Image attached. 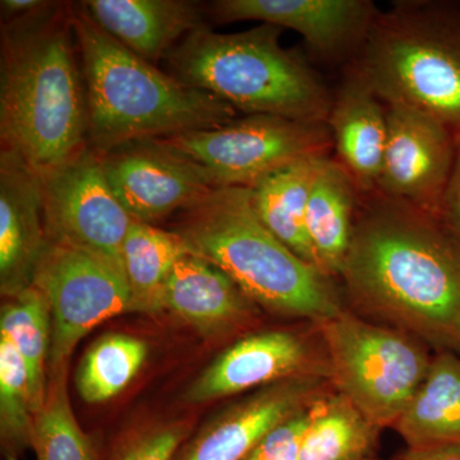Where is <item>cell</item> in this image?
Instances as JSON below:
<instances>
[{
    "label": "cell",
    "mask_w": 460,
    "mask_h": 460,
    "mask_svg": "<svg viewBox=\"0 0 460 460\" xmlns=\"http://www.w3.org/2000/svg\"><path fill=\"white\" fill-rule=\"evenodd\" d=\"M115 40L147 62L168 57L204 26L199 3L186 0H87L77 3Z\"/></svg>",
    "instance_id": "obj_19"
},
{
    "label": "cell",
    "mask_w": 460,
    "mask_h": 460,
    "mask_svg": "<svg viewBox=\"0 0 460 460\" xmlns=\"http://www.w3.org/2000/svg\"><path fill=\"white\" fill-rule=\"evenodd\" d=\"M162 307L208 337L243 332L260 314L226 272L192 252L181 257L169 272Z\"/></svg>",
    "instance_id": "obj_17"
},
{
    "label": "cell",
    "mask_w": 460,
    "mask_h": 460,
    "mask_svg": "<svg viewBox=\"0 0 460 460\" xmlns=\"http://www.w3.org/2000/svg\"><path fill=\"white\" fill-rule=\"evenodd\" d=\"M440 217L460 239V129L456 132V156L441 201Z\"/></svg>",
    "instance_id": "obj_31"
},
{
    "label": "cell",
    "mask_w": 460,
    "mask_h": 460,
    "mask_svg": "<svg viewBox=\"0 0 460 460\" xmlns=\"http://www.w3.org/2000/svg\"><path fill=\"white\" fill-rule=\"evenodd\" d=\"M339 280L353 313L460 354V239L438 215L359 193Z\"/></svg>",
    "instance_id": "obj_1"
},
{
    "label": "cell",
    "mask_w": 460,
    "mask_h": 460,
    "mask_svg": "<svg viewBox=\"0 0 460 460\" xmlns=\"http://www.w3.org/2000/svg\"><path fill=\"white\" fill-rule=\"evenodd\" d=\"M0 335L14 345L29 375L33 413H38L47 395V370L51 345L49 304L36 287L27 288L3 305Z\"/></svg>",
    "instance_id": "obj_25"
},
{
    "label": "cell",
    "mask_w": 460,
    "mask_h": 460,
    "mask_svg": "<svg viewBox=\"0 0 460 460\" xmlns=\"http://www.w3.org/2000/svg\"><path fill=\"white\" fill-rule=\"evenodd\" d=\"M329 154H314L281 166L251 187V204L272 234L305 262L314 265L305 230L314 181Z\"/></svg>",
    "instance_id": "obj_21"
},
{
    "label": "cell",
    "mask_w": 460,
    "mask_h": 460,
    "mask_svg": "<svg viewBox=\"0 0 460 460\" xmlns=\"http://www.w3.org/2000/svg\"><path fill=\"white\" fill-rule=\"evenodd\" d=\"M380 9L371 0H217V22L260 21L293 30L326 59L357 57Z\"/></svg>",
    "instance_id": "obj_14"
},
{
    "label": "cell",
    "mask_w": 460,
    "mask_h": 460,
    "mask_svg": "<svg viewBox=\"0 0 460 460\" xmlns=\"http://www.w3.org/2000/svg\"><path fill=\"white\" fill-rule=\"evenodd\" d=\"M42 181L26 160L0 151V289L7 298L32 286L48 246Z\"/></svg>",
    "instance_id": "obj_16"
},
{
    "label": "cell",
    "mask_w": 460,
    "mask_h": 460,
    "mask_svg": "<svg viewBox=\"0 0 460 460\" xmlns=\"http://www.w3.org/2000/svg\"><path fill=\"white\" fill-rule=\"evenodd\" d=\"M280 27L235 33L199 27L168 54L172 75L246 115L328 120L332 93L304 59L280 44Z\"/></svg>",
    "instance_id": "obj_5"
},
{
    "label": "cell",
    "mask_w": 460,
    "mask_h": 460,
    "mask_svg": "<svg viewBox=\"0 0 460 460\" xmlns=\"http://www.w3.org/2000/svg\"><path fill=\"white\" fill-rule=\"evenodd\" d=\"M313 402L271 429L242 460H298Z\"/></svg>",
    "instance_id": "obj_30"
},
{
    "label": "cell",
    "mask_w": 460,
    "mask_h": 460,
    "mask_svg": "<svg viewBox=\"0 0 460 460\" xmlns=\"http://www.w3.org/2000/svg\"><path fill=\"white\" fill-rule=\"evenodd\" d=\"M307 376L330 378L328 354L316 323L305 330H269L239 339L193 381L184 398L213 402Z\"/></svg>",
    "instance_id": "obj_11"
},
{
    "label": "cell",
    "mask_w": 460,
    "mask_h": 460,
    "mask_svg": "<svg viewBox=\"0 0 460 460\" xmlns=\"http://www.w3.org/2000/svg\"><path fill=\"white\" fill-rule=\"evenodd\" d=\"M316 325L335 392L378 429L394 428L428 376L434 357L431 348L349 308Z\"/></svg>",
    "instance_id": "obj_7"
},
{
    "label": "cell",
    "mask_w": 460,
    "mask_h": 460,
    "mask_svg": "<svg viewBox=\"0 0 460 460\" xmlns=\"http://www.w3.org/2000/svg\"><path fill=\"white\" fill-rule=\"evenodd\" d=\"M66 375L68 363L49 368L44 404L35 414L33 450L38 460H98L89 436L75 420Z\"/></svg>",
    "instance_id": "obj_26"
},
{
    "label": "cell",
    "mask_w": 460,
    "mask_h": 460,
    "mask_svg": "<svg viewBox=\"0 0 460 460\" xmlns=\"http://www.w3.org/2000/svg\"><path fill=\"white\" fill-rule=\"evenodd\" d=\"M100 156L115 198L136 222L151 224L186 210L217 190L201 166L157 138Z\"/></svg>",
    "instance_id": "obj_12"
},
{
    "label": "cell",
    "mask_w": 460,
    "mask_h": 460,
    "mask_svg": "<svg viewBox=\"0 0 460 460\" xmlns=\"http://www.w3.org/2000/svg\"><path fill=\"white\" fill-rule=\"evenodd\" d=\"M352 66L385 104L460 129V2L396 0L380 11Z\"/></svg>",
    "instance_id": "obj_6"
},
{
    "label": "cell",
    "mask_w": 460,
    "mask_h": 460,
    "mask_svg": "<svg viewBox=\"0 0 460 460\" xmlns=\"http://www.w3.org/2000/svg\"><path fill=\"white\" fill-rule=\"evenodd\" d=\"M32 286L50 307L48 368L68 363L75 345L102 321L131 313V293L123 269L66 244L48 242Z\"/></svg>",
    "instance_id": "obj_9"
},
{
    "label": "cell",
    "mask_w": 460,
    "mask_h": 460,
    "mask_svg": "<svg viewBox=\"0 0 460 460\" xmlns=\"http://www.w3.org/2000/svg\"><path fill=\"white\" fill-rule=\"evenodd\" d=\"M187 435L181 423L147 429L127 440L113 460H172Z\"/></svg>",
    "instance_id": "obj_29"
},
{
    "label": "cell",
    "mask_w": 460,
    "mask_h": 460,
    "mask_svg": "<svg viewBox=\"0 0 460 460\" xmlns=\"http://www.w3.org/2000/svg\"><path fill=\"white\" fill-rule=\"evenodd\" d=\"M147 344L131 335H104L91 345L75 372V387L86 402H107L131 383L146 359Z\"/></svg>",
    "instance_id": "obj_27"
},
{
    "label": "cell",
    "mask_w": 460,
    "mask_h": 460,
    "mask_svg": "<svg viewBox=\"0 0 460 460\" xmlns=\"http://www.w3.org/2000/svg\"><path fill=\"white\" fill-rule=\"evenodd\" d=\"M337 160L359 192L376 190L387 136L386 105L352 65L332 93L328 120Z\"/></svg>",
    "instance_id": "obj_18"
},
{
    "label": "cell",
    "mask_w": 460,
    "mask_h": 460,
    "mask_svg": "<svg viewBox=\"0 0 460 460\" xmlns=\"http://www.w3.org/2000/svg\"><path fill=\"white\" fill-rule=\"evenodd\" d=\"M71 23L86 89L89 145L98 153L237 118L223 100L160 71L115 40L78 4L71 5Z\"/></svg>",
    "instance_id": "obj_3"
},
{
    "label": "cell",
    "mask_w": 460,
    "mask_h": 460,
    "mask_svg": "<svg viewBox=\"0 0 460 460\" xmlns=\"http://www.w3.org/2000/svg\"><path fill=\"white\" fill-rule=\"evenodd\" d=\"M370 460H381V459L374 458V459H370Z\"/></svg>",
    "instance_id": "obj_34"
},
{
    "label": "cell",
    "mask_w": 460,
    "mask_h": 460,
    "mask_svg": "<svg viewBox=\"0 0 460 460\" xmlns=\"http://www.w3.org/2000/svg\"><path fill=\"white\" fill-rule=\"evenodd\" d=\"M393 429L408 447L460 444V354L434 353L428 376Z\"/></svg>",
    "instance_id": "obj_22"
},
{
    "label": "cell",
    "mask_w": 460,
    "mask_h": 460,
    "mask_svg": "<svg viewBox=\"0 0 460 460\" xmlns=\"http://www.w3.org/2000/svg\"><path fill=\"white\" fill-rule=\"evenodd\" d=\"M189 253V246L177 232H166L136 220L132 223L122 248L131 313H162L163 290L169 272L181 257Z\"/></svg>",
    "instance_id": "obj_24"
},
{
    "label": "cell",
    "mask_w": 460,
    "mask_h": 460,
    "mask_svg": "<svg viewBox=\"0 0 460 460\" xmlns=\"http://www.w3.org/2000/svg\"><path fill=\"white\" fill-rule=\"evenodd\" d=\"M174 232L190 252L217 266L269 313L321 323L347 308L338 280L296 256L263 226L246 187L213 190L184 210Z\"/></svg>",
    "instance_id": "obj_4"
},
{
    "label": "cell",
    "mask_w": 460,
    "mask_h": 460,
    "mask_svg": "<svg viewBox=\"0 0 460 460\" xmlns=\"http://www.w3.org/2000/svg\"><path fill=\"white\" fill-rule=\"evenodd\" d=\"M33 428L25 363L11 341L0 335V435L5 460H20L32 447Z\"/></svg>",
    "instance_id": "obj_28"
},
{
    "label": "cell",
    "mask_w": 460,
    "mask_h": 460,
    "mask_svg": "<svg viewBox=\"0 0 460 460\" xmlns=\"http://www.w3.org/2000/svg\"><path fill=\"white\" fill-rule=\"evenodd\" d=\"M50 2L41 0H2L0 11H2V22L20 20L38 13L41 9L48 7Z\"/></svg>",
    "instance_id": "obj_33"
},
{
    "label": "cell",
    "mask_w": 460,
    "mask_h": 460,
    "mask_svg": "<svg viewBox=\"0 0 460 460\" xmlns=\"http://www.w3.org/2000/svg\"><path fill=\"white\" fill-rule=\"evenodd\" d=\"M385 105V153L375 190L440 217L456 156V131L417 109Z\"/></svg>",
    "instance_id": "obj_13"
},
{
    "label": "cell",
    "mask_w": 460,
    "mask_h": 460,
    "mask_svg": "<svg viewBox=\"0 0 460 460\" xmlns=\"http://www.w3.org/2000/svg\"><path fill=\"white\" fill-rule=\"evenodd\" d=\"M381 431L332 387L311 405L298 460L374 459Z\"/></svg>",
    "instance_id": "obj_23"
},
{
    "label": "cell",
    "mask_w": 460,
    "mask_h": 460,
    "mask_svg": "<svg viewBox=\"0 0 460 460\" xmlns=\"http://www.w3.org/2000/svg\"><path fill=\"white\" fill-rule=\"evenodd\" d=\"M359 190L337 159L328 157L314 181L305 211V230L316 268L341 279L352 243Z\"/></svg>",
    "instance_id": "obj_20"
},
{
    "label": "cell",
    "mask_w": 460,
    "mask_h": 460,
    "mask_svg": "<svg viewBox=\"0 0 460 460\" xmlns=\"http://www.w3.org/2000/svg\"><path fill=\"white\" fill-rule=\"evenodd\" d=\"M332 389L323 377H296L257 390L215 419L177 460H242L271 429Z\"/></svg>",
    "instance_id": "obj_15"
},
{
    "label": "cell",
    "mask_w": 460,
    "mask_h": 460,
    "mask_svg": "<svg viewBox=\"0 0 460 460\" xmlns=\"http://www.w3.org/2000/svg\"><path fill=\"white\" fill-rule=\"evenodd\" d=\"M41 181L48 241L86 251L123 269L124 239L135 220L115 198L98 151L89 145L41 175Z\"/></svg>",
    "instance_id": "obj_10"
},
{
    "label": "cell",
    "mask_w": 460,
    "mask_h": 460,
    "mask_svg": "<svg viewBox=\"0 0 460 460\" xmlns=\"http://www.w3.org/2000/svg\"><path fill=\"white\" fill-rule=\"evenodd\" d=\"M71 5L50 2L2 22L0 137L40 175L89 146L83 68L75 59Z\"/></svg>",
    "instance_id": "obj_2"
},
{
    "label": "cell",
    "mask_w": 460,
    "mask_h": 460,
    "mask_svg": "<svg viewBox=\"0 0 460 460\" xmlns=\"http://www.w3.org/2000/svg\"><path fill=\"white\" fill-rule=\"evenodd\" d=\"M393 460H460V444L407 447L405 452Z\"/></svg>",
    "instance_id": "obj_32"
},
{
    "label": "cell",
    "mask_w": 460,
    "mask_h": 460,
    "mask_svg": "<svg viewBox=\"0 0 460 460\" xmlns=\"http://www.w3.org/2000/svg\"><path fill=\"white\" fill-rule=\"evenodd\" d=\"M157 140L201 166L217 189H251L281 166L332 148L328 124L266 114Z\"/></svg>",
    "instance_id": "obj_8"
}]
</instances>
